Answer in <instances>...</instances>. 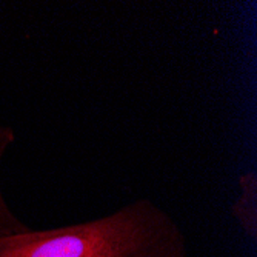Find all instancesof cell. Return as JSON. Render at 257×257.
<instances>
[{
  "label": "cell",
  "mask_w": 257,
  "mask_h": 257,
  "mask_svg": "<svg viewBox=\"0 0 257 257\" xmlns=\"http://www.w3.org/2000/svg\"><path fill=\"white\" fill-rule=\"evenodd\" d=\"M0 257H191L180 223L151 199L79 223L0 237Z\"/></svg>",
  "instance_id": "cell-1"
},
{
  "label": "cell",
  "mask_w": 257,
  "mask_h": 257,
  "mask_svg": "<svg viewBox=\"0 0 257 257\" xmlns=\"http://www.w3.org/2000/svg\"><path fill=\"white\" fill-rule=\"evenodd\" d=\"M239 194L231 203V217L237 222L243 234L255 243L257 240V174L246 171L237 180Z\"/></svg>",
  "instance_id": "cell-2"
},
{
  "label": "cell",
  "mask_w": 257,
  "mask_h": 257,
  "mask_svg": "<svg viewBox=\"0 0 257 257\" xmlns=\"http://www.w3.org/2000/svg\"><path fill=\"white\" fill-rule=\"evenodd\" d=\"M17 136L14 128L8 125H0V237L17 234V232L28 231L31 226L23 222L14 209L11 208L2 185V167L10 148L16 144Z\"/></svg>",
  "instance_id": "cell-3"
}]
</instances>
